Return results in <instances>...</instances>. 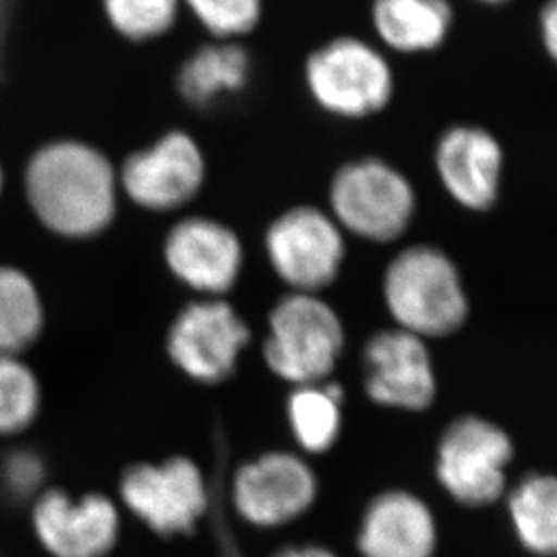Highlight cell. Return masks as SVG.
Wrapping results in <instances>:
<instances>
[{
    "label": "cell",
    "mask_w": 557,
    "mask_h": 557,
    "mask_svg": "<svg viewBox=\"0 0 557 557\" xmlns=\"http://www.w3.org/2000/svg\"><path fill=\"white\" fill-rule=\"evenodd\" d=\"M24 181L33 213L60 237H96L116 216V170L85 143H49L27 163Z\"/></svg>",
    "instance_id": "cell-1"
},
{
    "label": "cell",
    "mask_w": 557,
    "mask_h": 557,
    "mask_svg": "<svg viewBox=\"0 0 557 557\" xmlns=\"http://www.w3.org/2000/svg\"><path fill=\"white\" fill-rule=\"evenodd\" d=\"M383 295L397 329L422 339L449 336L468 320V295L457 263L430 244H416L392 258Z\"/></svg>",
    "instance_id": "cell-2"
},
{
    "label": "cell",
    "mask_w": 557,
    "mask_h": 557,
    "mask_svg": "<svg viewBox=\"0 0 557 557\" xmlns=\"http://www.w3.org/2000/svg\"><path fill=\"white\" fill-rule=\"evenodd\" d=\"M329 205L343 233L373 244L403 237L417 213V194L399 169L379 158L343 164L331 181Z\"/></svg>",
    "instance_id": "cell-3"
},
{
    "label": "cell",
    "mask_w": 557,
    "mask_h": 557,
    "mask_svg": "<svg viewBox=\"0 0 557 557\" xmlns=\"http://www.w3.org/2000/svg\"><path fill=\"white\" fill-rule=\"evenodd\" d=\"M304 78L321 111L342 120H364L383 112L394 98L388 60L358 37H336L307 57Z\"/></svg>",
    "instance_id": "cell-4"
},
{
    "label": "cell",
    "mask_w": 557,
    "mask_h": 557,
    "mask_svg": "<svg viewBox=\"0 0 557 557\" xmlns=\"http://www.w3.org/2000/svg\"><path fill=\"white\" fill-rule=\"evenodd\" d=\"M345 331L336 310L318 295L290 293L269 314L263 358L289 383L318 384L336 367Z\"/></svg>",
    "instance_id": "cell-5"
},
{
    "label": "cell",
    "mask_w": 557,
    "mask_h": 557,
    "mask_svg": "<svg viewBox=\"0 0 557 557\" xmlns=\"http://www.w3.org/2000/svg\"><path fill=\"white\" fill-rule=\"evenodd\" d=\"M269 265L293 293L318 295L336 282L347 257L345 233L329 211L295 206L280 213L263 237Z\"/></svg>",
    "instance_id": "cell-6"
},
{
    "label": "cell",
    "mask_w": 557,
    "mask_h": 557,
    "mask_svg": "<svg viewBox=\"0 0 557 557\" xmlns=\"http://www.w3.org/2000/svg\"><path fill=\"white\" fill-rule=\"evenodd\" d=\"M120 498L131 515L161 536L194 532L210 505L205 476L185 457L131 466L120 480Z\"/></svg>",
    "instance_id": "cell-7"
},
{
    "label": "cell",
    "mask_w": 557,
    "mask_h": 557,
    "mask_svg": "<svg viewBox=\"0 0 557 557\" xmlns=\"http://www.w3.org/2000/svg\"><path fill=\"white\" fill-rule=\"evenodd\" d=\"M206 156L183 131L166 132L148 148L131 153L117 174L126 197L143 210H180L205 186Z\"/></svg>",
    "instance_id": "cell-8"
},
{
    "label": "cell",
    "mask_w": 557,
    "mask_h": 557,
    "mask_svg": "<svg viewBox=\"0 0 557 557\" xmlns=\"http://www.w3.org/2000/svg\"><path fill=\"white\" fill-rule=\"evenodd\" d=\"M249 343V326L227 301L206 298L181 310L170 326L166 348L181 372L199 383L232 375Z\"/></svg>",
    "instance_id": "cell-9"
},
{
    "label": "cell",
    "mask_w": 557,
    "mask_h": 557,
    "mask_svg": "<svg viewBox=\"0 0 557 557\" xmlns=\"http://www.w3.org/2000/svg\"><path fill=\"white\" fill-rule=\"evenodd\" d=\"M32 527L51 557H107L122 532V512L100 493L44 490L32 502Z\"/></svg>",
    "instance_id": "cell-10"
},
{
    "label": "cell",
    "mask_w": 557,
    "mask_h": 557,
    "mask_svg": "<svg viewBox=\"0 0 557 557\" xmlns=\"http://www.w3.org/2000/svg\"><path fill=\"white\" fill-rule=\"evenodd\" d=\"M510 457L512 444L504 430L484 419L466 417L442 438L436 474L460 504H493L504 493Z\"/></svg>",
    "instance_id": "cell-11"
},
{
    "label": "cell",
    "mask_w": 557,
    "mask_h": 557,
    "mask_svg": "<svg viewBox=\"0 0 557 557\" xmlns=\"http://www.w3.org/2000/svg\"><path fill=\"white\" fill-rule=\"evenodd\" d=\"M163 258L181 284L208 298H219L237 285L246 252L240 237L224 222L188 216L170 227Z\"/></svg>",
    "instance_id": "cell-12"
},
{
    "label": "cell",
    "mask_w": 557,
    "mask_h": 557,
    "mask_svg": "<svg viewBox=\"0 0 557 557\" xmlns=\"http://www.w3.org/2000/svg\"><path fill=\"white\" fill-rule=\"evenodd\" d=\"M504 169L502 143L484 126L455 125L436 141V175L463 210L485 213L495 208Z\"/></svg>",
    "instance_id": "cell-13"
},
{
    "label": "cell",
    "mask_w": 557,
    "mask_h": 557,
    "mask_svg": "<svg viewBox=\"0 0 557 557\" xmlns=\"http://www.w3.org/2000/svg\"><path fill=\"white\" fill-rule=\"evenodd\" d=\"M315 491L314 473L301 458L269 453L235 474L233 504L252 525L278 527L304 515Z\"/></svg>",
    "instance_id": "cell-14"
},
{
    "label": "cell",
    "mask_w": 557,
    "mask_h": 557,
    "mask_svg": "<svg viewBox=\"0 0 557 557\" xmlns=\"http://www.w3.org/2000/svg\"><path fill=\"white\" fill-rule=\"evenodd\" d=\"M367 392L375 403L424 410L435 397V372L422 337L394 329L379 332L364 350Z\"/></svg>",
    "instance_id": "cell-15"
},
{
    "label": "cell",
    "mask_w": 557,
    "mask_h": 557,
    "mask_svg": "<svg viewBox=\"0 0 557 557\" xmlns=\"http://www.w3.org/2000/svg\"><path fill=\"white\" fill-rule=\"evenodd\" d=\"M436 529L424 502L405 491H392L370 504L359 532L364 557H432Z\"/></svg>",
    "instance_id": "cell-16"
},
{
    "label": "cell",
    "mask_w": 557,
    "mask_h": 557,
    "mask_svg": "<svg viewBox=\"0 0 557 557\" xmlns=\"http://www.w3.org/2000/svg\"><path fill=\"white\" fill-rule=\"evenodd\" d=\"M447 0H373L372 26L379 40L400 54L432 53L453 29Z\"/></svg>",
    "instance_id": "cell-17"
},
{
    "label": "cell",
    "mask_w": 557,
    "mask_h": 557,
    "mask_svg": "<svg viewBox=\"0 0 557 557\" xmlns=\"http://www.w3.org/2000/svg\"><path fill=\"white\" fill-rule=\"evenodd\" d=\"M252 62L237 42L210 44L191 54L177 76L183 98L195 107H208L222 96L243 92L251 79Z\"/></svg>",
    "instance_id": "cell-18"
},
{
    "label": "cell",
    "mask_w": 557,
    "mask_h": 557,
    "mask_svg": "<svg viewBox=\"0 0 557 557\" xmlns=\"http://www.w3.org/2000/svg\"><path fill=\"white\" fill-rule=\"evenodd\" d=\"M46 310L37 285L21 269L0 265V354L22 356L42 334Z\"/></svg>",
    "instance_id": "cell-19"
},
{
    "label": "cell",
    "mask_w": 557,
    "mask_h": 557,
    "mask_svg": "<svg viewBox=\"0 0 557 557\" xmlns=\"http://www.w3.org/2000/svg\"><path fill=\"white\" fill-rule=\"evenodd\" d=\"M510 518L520 542L537 556L557 548V485L553 476L523 480L509 499Z\"/></svg>",
    "instance_id": "cell-20"
},
{
    "label": "cell",
    "mask_w": 557,
    "mask_h": 557,
    "mask_svg": "<svg viewBox=\"0 0 557 557\" xmlns=\"http://www.w3.org/2000/svg\"><path fill=\"white\" fill-rule=\"evenodd\" d=\"M342 399L343 389L337 384H306L290 395V426L304 449L326 451L336 442L342 428Z\"/></svg>",
    "instance_id": "cell-21"
},
{
    "label": "cell",
    "mask_w": 557,
    "mask_h": 557,
    "mask_svg": "<svg viewBox=\"0 0 557 557\" xmlns=\"http://www.w3.org/2000/svg\"><path fill=\"white\" fill-rule=\"evenodd\" d=\"M42 408V386L22 356L0 354V436L21 435Z\"/></svg>",
    "instance_id": "cell-22"
},
{
    "label": "cell",
    "mask_w": 557,
    "mask_h": 557,
    "mask_svg": "<svg viewBox=\"0 0 557 557\" xmlns=\"http://www.w3.org/2000/svg\"><path fill=\"white\" fill-rule=\"evenodd\" d=\"M183 0H103L111 26L132 42L163 37L174 27Z\"/></svg>",
    "instance_id": "cell-23"
},
{
    "label": "cell",
    "mask_w": 557,
    "mask_h": 557,
    "mask_svg": "<svg viewBox=\"0 0 557 557\" xmlns=\"http://www.w3.org/2000/svg\"><path fill=\"white\" fill-rule=\"evenodd\" d=\"M206 32L222 42H237L262 21L263 0H183Z\"/></svg>",
    "instance_id": "cell-24"
},
{
    "label": "cell",
    "mask_w": 557,
    "mask_h": 557,
    "mask_svg": "<svg viewBox=\"0 0 557 557\" xmlns=\"http://www.w3.org/2000/svg\"><path fill=\"white\" fill-rule=\"evenodd\" d=\"M48 469L35 449L18 447L0 463V485L13 502H33L46 487Z\"/></svg>",
    "instance_id": "cell-25"
},
{
    "label": "cell",
    "mask_w": 557,
    "mask_h": 557,
    "mask_svg": "<svg viewBox=\"0 0 557 557\" xmlns=\"http://www.w3.org/2000/svg\"><path fill=\"white\" fill-rule=\"evenodd\" d=\"M540 35L542 44L547 51L548 59H556L557 54V4L556 0H548V4L540 15Z\"/></svg>",
    "instance_id": "cell-26"
},
{
    "label": "cell",
    "mask_w": 557,
    "mask_h": 557,
    "mask_svg": "<svg viewBox=\"0 0 557 557\" xmlns=\"http://www.w3.org/2000/svg\"><path fill=\"white\" fill-rule=\"evenodd\" d=\"M276 557H336L334 554L329 553L326 548L320 547H306V548H289L284 553L278 554Z\"/></svg>",
    "instance_id": "cell-27"
},
{
    "label": "cell",
    "mask_w": 557,
    "mask_h": 557,
    "mask_svg": "<svg viewBox=\"0 0 557 557\" xmlns=\"http://www.w3.org/2000/svg\"><path fill=\"white\" fill-rule=\"evenodd\" d=\"M476 2H482V4L485 5H499L504 4V2H507V0H476Z\"/></svg>",
    "instance_id": "cell-28"
},
{
    "label": "cell",
    "mask_w": 557,
    "mask_h": 557,
    "mask_svg": "<svg viewBox=\"0 0 557 557\" xmlns=\"http://www.w3.org/2000/svg\"><path fill=\"white\" fill-rule=\"evenodd\" d=\"M226 547H227L226 557H240V556H238L237 553H235V550H233L232 543H226Z\"/></svg>",
    "instance_id": "cell-29"
},
{
    "label": "cell",
    "mask_w": 557,
    "mask_h": 557,
    "mask_svg": "<svg viewBox=\"0 0 557 557\" xmlns=\"http://www.w3.org/2000/svg\"><path fill=\"white\" fill-rule=\"evenodd\" d=\"M2 186H4V175H2V169H0V191H2Z\"/></svg>",
    "instance_id": "cell-30"
}]
</instances>
